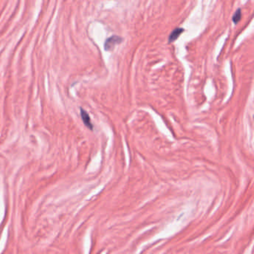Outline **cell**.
<instances>
[{
	"mask_svg": "<svg viewBox=\"0 0 254 254\" xmlns=\"http://www.w3.org/2000/svg\"><path fill=\"white\" fill-rule=\"evenodd\" d=\"M182 227V222L179 221H176L174 223H172V224H170L167 227L166 229H164V230L163 232H161L159 234H158L157 236H156L155 238H166L171 235L174 234V233H176L177 231L179 230V229H180V227Z\"/></svg>",
	"mask_w": 254,
	"mask_h": 254,
	"instance_id": "6da1fadb",
	"label": "cell"
},
{
	"mask_svg": "<svg viewBox=\"0 0 254 254\" xmlns=\"http://www.w3.org/2000/svg\"><path fill=\"white\" fill-rule=\"evenodd\" d=\"M183 31H184V29H182V28H178V29H174V31H173L170 34V35H169V43L174 42L175 39L178 38V37L180 36V34L183 32Z\"/></svg>",
	"mask_w": 254,
	"mask_h": 254,
	"instance_id": "277c9868",
	"label": "cell"
},
{
	"mask_svg": "<svg viewBox=\"0 0 254 254\" xmlns=\"http://www.w3.org/2000/svg\"><path fill=\"white\" fill-rule=\"evenodd\" d=\"M122 41V38L117 35H113V36L109 37L106 39L104 43V49L107 51H111L115 48L116 45L121 43Z\"/></svg>",
	"mask_w": 254,
	"mask_h": 254,
	"instance_id": "7a4b0ae2",
	"label": "cell"
},
{
	"mask_svg": "<svg viewBox=\"0 0 254 254\" xmlns=\"http://www.w3.org/2000/svg\"><path fill=\"white\" fill-rule=\"evenodd\" d=\"M241 17H242V12H241V8H238L233 16V21L234 22V23L237 24L240 21Z\"/></svg>",
	"mask_w": 254,
	"mask_h": 254,
	"instance_id": "5b68a950",
	"label": "cell"
},
{
	"mask_svg": "<svg viewBox=\"0 0 254 254\" xmlns=\"http://www.w3.org/2000/svg\"><path fill=\"white\" fill-rule=\"evenodd\" d=\"M81 110V118L83 120V122L84 123L86 127L90 130L93 129V125L91 122V119H90V117L89 116V114L86 113V111L85 110H84L83 108L80 109Z\"/></svg>",
	"mask_w": 254,
	"mask_h": 254,
	"instance_id": "3957f363",
	"label": "cell"
}]
</instances>
